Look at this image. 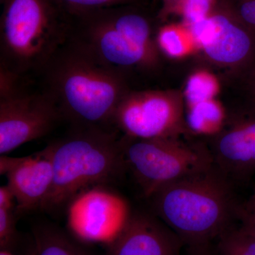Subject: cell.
Segmentation results:
<instances>
[{
	"instance_id": "ba28073f",
	"label": "cell",
	"mask_w": 255,
	"mask_h": 255,
	"mask_svg": "<svg viewBox=\"0 0 255 255\" xmlns=\"http://www.w3.org/2000/svg\"><path fill=\"white\" fill-rule=\"evenodd\" d=\"M184 103L177 90H129L117 107L113 124L128 139L181 137L189 130Z\"/></svg>"
},
{
	"instance_id": "9a60e30c",
	"label": "cell",
	"mask_w": 255,
	"mask_h": 255,
	"mask_svg": "<svg viewBox=\"0 0 255 255\" xmlns=\"http://www.w3.org/2000/svg\"><path fill=\"white\" fill-rule=\"evenodd\" d=\"M155 42L160 55L172 59H184L200 50L190 25L183 21L162 25L156 33Z\"/></svg>"
},
{
	"instance_id": "52a82bcc",
	"label": "cell",
	"mask_w": 255,
	"mask_h": 255,
	"mask_svg": "<svg viewBox=\"0 0 255 255\" xmlns=\"http://www.w3.org/2000/svg\"><path fill=\"white\" fill-rule=\"evenodd\" d=\"M28 78L0 68V155L50 133L63 120L43 88L32 91Z\"/></svg>"
},
{
	"instance_id": "5bb4252c",
	"label": "cell",
	"mask_w": 255,
	"mask_h": 255,
	"mask_svg": "<svg viewBox=\"0 0 255 255\" xmlns=\"http://www.w3.org/2000/svg\"><path fill=\"white\" fill-rule=\"evenodd\" d=\"M33 236L37 255H94L83 243L54 225L37 224Z\"/></svg>"
},
{
	"instance_id": "d4e9b609",
	"label": "cell",
	"mask_w": 255,
	"mask_h": 255,
	"mask_svg": "<svg viewBox=\"0 0 255 255\" xmlns=\"http://www.w3.org/2000/svg\"><path fill=\"white\" fill-rule=\"evenodd\" d=\"M20 157H9L7 155L0 156V174L1 175H6L9 172L18 162Z\"/></svg>"
},
{
	"instance_id": "6da1fadb",
	"label": "cell",
	"mask_w": 255,
	"mask_h": 255,
	"mask_svg": "<svg viewBox=\"0 0 255 255\" xmlns=\"http://www.w3.org/2000/svg\"><path fill=\"white\" fill-rule=\"evenodd\" d=\"M39 75L64 120L73 128L109 129L121 100L129 91L127 78L68 41Z\"/></svg>"
},
{
	"instance_id": "e0dca14e",
	"label": "cell",
	"mask_w": 255,
	"mask_h": 255,
	"mask_svg": "<svg viewBox=\"0 0 255 255\" xmlns=\"http://www.w3.org/2000/svg\"><path fill=\"white\" fill-rule=\"evenodd\" d=\"M216 2V0H171L162 3L158 18L164 21L175 16L183 22L194 24L212 14Z\"/></svg>"
},
{
	"instance_id": "7402d4cb",
	"label": "cell",
	"mask_w": 255,
	"mask_h": 255,
	"mask_svg": "<svg viewBox=\"0 0 255 255\" xmlns=\"http://www.w3.org/2000/svg\"><path fill=\"white\" fill-rule=\"evenodd\" d=\"M237 221L240 222V229L255 238V189L245 202L240 204Z\"/></svg>"
},
{
	"instance_id": "30bf717a",
	"label": "cell",
	"mask_w": 255,
	"mask_h": 255,
	"mask_svg": "<svg viewBox=\"0 0 255 255\" xmlns=\"http://www.w3.org/2000/svg\"><path fill=\"white\" fill-rule=\"evenodd\" d=\"M190 26L199 50L214 63L245 68L255 59V31L238 14L214 11Z\"/></svg>"
},
{
	"instance_id": "cb8c5ba5",
	"label": "cell",
	"mask_w": 255,
	"mask_h": 255,
	"mask_svg": "<svg viewBox=\"0 0 255 255\" xmlns=\"http://www.w3.org/2000/svg\"><path fill=\"white\" fill-rule=\"evenodd\" d=\"M0 209L16 210L14 193L7 184L0 187Z\"/></svg>"
},
{
	"instance_id": "2e32d148",
	"label": "cell",
	"mask_w": 255,
	"mask_h": 255,
	"mask_svg": "<svg viewBox=\"0 0 255 255\" xmlns=\"http://www.w3.org/2000/svg\"><path fill=\"white\" fill-rule=\"evenodd\" d=\"M187 122L189 130L214 135L224 126V110L216 99L200 102L189 107Z\"/></svg>"
},
{
	"instance_id": "f1b7e54d",
	"label": "cell",
	"mask_w": 255,
	"mask_h": 255,
	"mask_svg": "<svg viewBox=\"0 0 255 255\" xmlns=\"http://www.w3.org/2000/svg\"><path fill=\"white\" fill-rule=\"evenodd\" d=\"M162 1V3L167 2V1H171V0H161Z\"/></svg>"
},
{
	"instance_id": "44dd1931",
	"label": "cell",
	"mask_w": 255,
	"mask_h": 255,
	"mask_svg": "<svg viewBox=\"0 0 255 255\" xmlns=\"http://www.w3.org/2000/svg\"><path fill=\"white\" fill-rule=\"evenodd\" d=\"M16 210L0 209V250L11 252L18 240Z\"/></svg>"
},
{
	"instance_id": "7a4b0ae2",
	"label": "cell",
	"mask_w": 255,
	"mask_h": 255,
	"mask_svg": "<svg viewBox=\"0 0 255 255\" xmlns=\"http://www.w3.org/2000/svg\"><path fill=\"white\" fill-rule=\"evenodd\" d=\"M232 182L214 164L167 184L147 199L156 215L188 247L211 243L233 227L240 203Z\"/></svg>"
},
{
	"instance_id": "4fadbf2b",
	"label": "cell",
	"mask_w": 255,
	"mask_h": 255,
	"mask_svg": "<svg viewBox=\"0 0 255 255\" xmlns=\"http://www.w3.org/2000/svg\"><path fill=\"white\" fill-rule=\"evenodd\" d=\"M7 185L14 193L16 213L43 209L51 190L53 167L47 147L26 157L6 174Z\"/></svg>"
},
{
	"instance_id": "8fae6325",
	"label": "cell",
	"mask_w": 255,
	"mask_h": 255,
	"mask_svg": "<svg viewBox=\"0 0 255 255\" xmlns=\"http://www.w3.org/2000/svg\"><path fill=\"white\" fill-rule=\"evenodd\" d=\"M215 167L233 184L255 174V105L214 135L209 147Z\"/></svg>"
},
{
	"instance_id": "ffe728a7",
	"label": "cell",
	"mask_w": 255,
	"mask_h": 255,
	"mask_svg": "<svg viewBox=\"0 0 255 255\" xmlns=\"http://www.w3.org/2000/svg\"><path fill=\"white\" fill-rule=\"evenodd\" d=\"M71 16L85 14L95 10L130 4L135 0H58Z\"/></svg>"
},
{
	"instance_id": "484cf974",
	"label": "cell",
	"mask_w": 255,
	"mask_h": 255,
	"mask_svg": "<svg viewBox=\"0 0 255 255\" xmlns=\"http://www.w3.org/2000/svg\"><path fill=\"white\" fill-rule=\"evenodd\" d=\"M189 255H216L211 243L188 247Z\"/></svg>"
},
{
	"instance_id": "3957f363",
	"label": "cell",
	"mask_w": 255,
	"mask_h": 255,
	"mask_svg": "<svg viewBox=\"0 0 255 255\" xmlns=\"http://www.w3.org/2000/svg\"><path fill=\"white\" fill-rule=\"evenodd\" d=\"M0 68L40 75L67 43L72 16L58 0H0Z\"/></svg>"
},
{
	"instance_id": "4316f807",
	"label": "cell",
	"mask_w": 255,
	"mask_h": 255,
	"mask_svg": "<svg viewBox=\"0 0 255 255\" xmlns=\"http://www.w3.org/2000/svg\"><path fill=\"white\" fill-rule=\"evenodd\" d=\"M249 90L251 93L252 102L255 105V73L252 75L249 82Z\"/></svg>"
},
{
	"instance_id": "d6986e66",
	"label": "cell",
	"mask_w": 255,
	"mask_h": 255,
	"mask_svg": "<svg viewBox=\"0 0 255 255\" xmlns=\"http://www.w3.org/2000/svg\"><path fill=\"white\" fill-rule=\"evenodd\" d=\"M219 255H255V238L238 227H231L218 238Z\"/></svg>"
},
{
	"instance_id": "ac0fdd59",
	"label": "cell",
	"mask_w": 255,
	"mask_h": 255,
	"mask_svg": "<svg viewBox=\"0 0 255 255\" xmlns=\"http://www.w3.org/2000/svg\"><path fill=\"white\" fill-rule=\"evenodd\" d=\"M221 86L214 73L206 70H198L189 75L185 82L183 97L188 107L200 102L215 100Z\"/></svg>"
},
{
	"instance_id": "83f0119b",
	"label": "cell",
	"mask_w": 255,
	"mask_h": 255,
	"mask_svg": "<svg viewBox=\"0 0 255 255\" xmlns=\"http://www.w3.org/2000/svg\"><path fill=\"white\" fill-rule=\"evenodd\" d=\"M0 255H16L13 254L11 252L6 251H0ZM27 255H37L36 250L35 248H33V251L28 254Z\"/></svg>"
},
{
	"instance_id": "8992f818",
	"label": "cell",
	"mask_w": 255,
	"mask_h": 255,
	"mask_svg": "<svg viewBox=\"0 0 255 255\" xmlns=\"http://www.w3.org/2000/svg\"><path fill=\"white\" fill-rule=\"evenodd\" d=\"M122 140L127 170L147 199L160 188L214 165L209 147L181 137Z\"/></svg>"
},
{
	"instance_id": "603a6c76",
	"label": "cell",
	"mask_w": 255,
	"mask_h": 255,
	"mask_svg": "<svg viewBox=\"0 0 255 255\" xmlns=\"http://www.w3.org/2000/svg\"><path fill=\"white\" fill-rule=\"evenodd\" d=\"M238 15L248 26L255 31V0H243Z\"/></svg>"
},
{
	"instance_id": "5b68a950",
	"label": "cell",
	"mask_w": 255,
	"mask_h": 255,
	"mask_svg": "<svg viewBox=\"0 0 255 255\" xmlns=\"http://www.w3.org/2000/svg\"><path fill=\"white\" fill-rule=\"evenodd\" d=\"M130 4L72 16L69 39L125 76L128 69L156 68L160 56L150 20Z\"/></svg>"
},
{
	"instance_id": "277c9868",
	"label": "cell",
	"mask_w": 255,
	"mask_h": 255,
	"mask_svg": "<svg viewBox=\"0 0 255 255\" xmlns=\"http://www.w3.org/2000/svg\"><path fill=\"white\" fill-rule=\"evenodd\" d=\"M53 167L51 190L43 209L54 212L82 191L118 181L127 170L123 140L98 128H73L46 146Z\"/></svg>"
},
{
	"instance_id": "7c38bea8",
	"label": "cell",
	"mask_w": 255,
	"mask_h": 255,
	"mask_svg": "<svg viewBox=\"0 0 255 255\" xmlns=\"http://www.w3.org/2000/svg\"><path fill=\"white\" fill-rule=\"evenodd\" d=\"M183 245L153 213L131 211L122 231L108 246V255H180Z\"/></svg>"
},
{
	"instance_id": "9c48e42d",
	"label": "cell",
	"mask_w": 255,
	"mask_h": 255,
	"mask_svg": "<svg viewBox=\"0 0 255 255\" xmlns=\"http://www.w3.org/2000/svg\"><path fill=\"white\" fill-rule=\"evenodd\" d=\"M67 208L68 229L74 238L85 244L107 246L118 236L131 213L126 201L107 186L82 191Z\"/></svg>"
}]
</instances>
